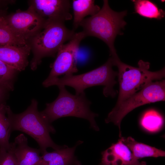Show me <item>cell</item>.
<instances>
[{"mask_svg":"<svg viewBox=\"0 0 165 165\" xmlns=\"http://www.w3.org/2000/svg\"><path fill=\"white\" fill-rule=\"evenodd\" d=\"M29 6L45 20L47 23L64 22L71 20V6L68 0H33L29 1Z\"/></svg>","mask_w":165,"mask_h":165,"instance_id":"30bf717a","label":"cell"},{"mask_svg":"<svg viewBox=\"0 0 165 165\" xmlns=\"http://www.w3.org/2000/svg\"><path fill=\"white\" fill-rule=\"evenodd\" d=\"M101 154L100 165H146V162H140L135 158L129 148L119 140Z\"/></svg>","mask_w":165,"mask_h":165,"instance_id":"8fae6325","label":"cell"},{"mask_svg":"<svg viewBox=\"0 0 165 165\" xmlns=\"http://www.w3.org/2000/svg\"></svg>","mask_w":165,"mask_h":165,"instance_id":"cb8c5ba5","label":"cell"},{"mask_svg":"<svg viewBox=\"0 0 165 165\" xmlns=\"http://www.w3.org/2000/svg\"><path fill=\"white\" fill-rule=\"evenodd\" d=\"M134 4V13L143 17L160 20L165 16V11L159 8L153 2L148 0L132 1Z\"/></svg>","mask_w":165,"mask_h":165,"instance_id":"e0dca14e","label":"cell"},{"mask_svg":"<svg viewBox=\"0 0 165 165\" xmlns=\"http://www.w3.org/2000/svg\"><path fill=\"white\" fill-rule=\"evenodd\" d=\"M17 72L0 60V85L8 91L13 90Z\"/></svg>","mask_w":165,"mask_h":165,"instance_id":"44dd1931","label":"cell"},{"mask_svg":"<svg viewBox=\"0 0 165 165\" xmlns=\"http://www.w3.org/2000/svg\"><path fill=\"white\" fill-rule=\"evenodd\" d=\"M85 37L82 31L75 32L67 43L61 46L55 61L51 65L50 74L44 81H50L62 75H73L78 71V52L80 42Z\"/></svg>","mask_w":165,"mask_h":165,"instance_id":"ba28073f","label":"cell"},{"mask_svg":"<svg viewBox=\"0 0 165 165\" xmlns=\"http://www.w3.org/2000/svg\"><path fill=\"white\" fill-rule=\"evenodd\" d=\"M119 140L129 148L135 158L138 160L145 157L165 156L164 151L138 142L131 137H121Z\"/></svg>","mask_w":165,"mask_h":165,"instance_id":"9a60e30c","label":"cell"},{"mask_svg":"<svg viewBox=\"0 0 165 165\" xmlns=\"http://www.w3.org/2000/svg\"><path fill=\"white\" fill-rule=\"evenodd\" d=\"M31 50L29 43L23 46H0V60L18 72L24 71L28 65Z\"/></svg>","mask_w":165,"mask_h":165,"instance_id":"4fadbf2b","label":"cell"},{"mask_svg":"<svg viewBox=\"0 0 165 165\" xmlns=\"http://www.w3.org/2000/svg\"><path fill=\"white\" fill-rule=\"evenodd\" d=\"M38 106L37 101L32 99L31 104L25 110L15 114L7 105L6 114L12 132L20 131L31 137L38 144L42 154L49 147L54 150L61 148L62 146L55 143L50 136V133H55V129L43 117L38 110Z\"/></svg>","mask_w":165,"mask_h":165,"instance_id":"6da1fadb","label":"cell"},{"mask_svg":"<svg viewBox=\"0 0 165 165\" xmlns=\"http://www.w3.org/2000/svg\"><path fill=\"white\" fill-rule=\"evenodd\" d=\"M114 66L112 58L101 66L89 72L81 74L64 75L47 82L43 81L42 85L48 87L53 85L68 86L73 88L76 95L84 92L86 88L96 86H103V93L105 97H114L117 92L114 87L116 84V80L118 72L112 68Z\"/></svg>","mask_w":165,"mask_h":165,"instance_id":"3957f363","label":"cell"},{"mask_svg":"<svg viewBox=\"0 0 165 165\" xmlns=\"http://www.w3.org/2000/svg\"><path fill=\"white\" fill-rule=\"evenodd\" d=\"M164 119L158 112L153 109L146 112L140 120L141 126L146 130L151 132H156L162 127Z\"/></svg>","mask_w":165,"mask_h":165,"instance_id":"ffe728a7","label":"cell"},{"mask_svg":"<svg viewBox=\"0 0 165 165\" xmlns=\"http://www.w3.org/2000/svg\"><path fill=\"white\" fill-rule=\"evenodd\" d=\"M127 10L120 12L114 11L110 7L108 0H103L100 11L95 15L85 18L79 26L86 37L93 36L103 41L108 46L111 56L117 55L114 42L118 35H122L127 22L124 17Z\"/></svg>","mask_w":165,"mask_h":165,"instance_id":"7a4b0ae2","label":"cell"},{"mask_svg":"<svg viewBox=\"0 0 165 165\" xmlns=\"http://www.w3.org/2000/svg\"><path fill=\"white\" fill-rule=\"evenodd\" d=\"M72 5L74 15L73 30L75 31L86 16H93L101 9L93 0H73Z\"/></svg>","mask_w":165,"mask_h":165,"instance_id":"2e32d148","label":"cell"},{"mask_svg":"<svg viewBox=\"0 0 165 165\" xmlns=\"http://www.w3.org/2000/svg\"><path fill=\"white\" fill-rule=\"evenodd\" d=\"M4 102L0 105V148L8 150L10 148L9 140L12 132L9 119L6 115Z\"/></svg>","mask_w":165,"mask_h":165,"instance_id":"d6986e66","label":"cell"},{"mask_svg":"<svg viewBox=\"0 0 165 165\" xmlns=\"http://www.w3.org/2000/svg\"><path fill=\"white\" fill-rule=\"evenodd\" d=\"M0 165H17L10 148L8 150L0 148Z\"/></svg>","mask_w":165,"mask_h":165,"instance_id":"7402d4cb","label":"cell"},{"mask_svg":"<svg viewBox=\"0 0 165 165\" xmlns=\"http://www.w3.org/2000/svg\"><path fill=\"white\" fill-rule=\"evenodd\" d=\"M165 99V80L151 82L125 100L116 104L108 114L105 119V122H112L117 126L120 138L122 137L121 123L127 114L140 106L151 103L164 101Z\"/></svg>","mask_w":165,"mask_h":165,"instance_id":"52a82bcc","label":"cell"},{"mask_svg":"<svg viewBox=\"0 0 165 165\" xmlns=\"http://www.w3.org/2000/svg\"><path fill=\"white\" fill-rule=\"evenodd\" d=\"M82 142L78 141L72 148L64 145L52 152H44L40 165H80L74 156V152L76 147Z\"/></svg>","mask_w":165,"mask_h":165,"instance_id":"5bb4252c","label":"cell"},{"mask_svg":"<svg viewBox=\"0 0 165 165\" xmlns=\"http://www.w3.org/2000/svg\"><path fill=\"white\" fill-rule=\"evenodd\" d=\"M4 18L6 24L14 34L28 42L43 29L47 23L29 6L26 10L18 9L8 15L5 14Z\"/></svg>","mask_w":165,"mask_h":165,"instance_id":"9c48e42d","label":"cell"},{"mask_svg":"<svg viewBox=\"0 0 165 165\" xmlns=\"http://www.w3.org/2000/svg\"><path fill=\"white\" fill-rule=\"evenodd\" d=\"M9 91L4 87L0 85V105L5 102V99L7 92Z\"/></svg>","mask_w":165,"mask_h":165,"instance_id":"603a6c76","label":"cell"},{"mask_svg":"<svg viewBox=\"0 0 165 165\" xmlns=\"http://www.w3.org/2000/svg\"><path fill=\"white\" fill-rule=\"evenodd\" d=\"M10 148L17 165H40V149L29 146L28 139L23 134L18 135L14 142L10 143Z\"/></svg>","mask_w":165,"mask_h":165,"instance_id":"7c38bea8","label":"cell"},{"mask_svg":"<svg viewBox=\"0 0 165 165\" xmlns=\"http://www.w3.org/2000/svg\"><path fill=\"white\" fill-rule=\"evenodd\" d=\"M59 93L53 102L46 104V108L40 112L43 117L51 123L62 117L73 116L86 119L91 127L99 131L95 118L98 115L90 109L91 102L86 97L85 92L74 95L68 92L64 86H58Z\"/></svg>","mask_w":165,"mask_h":165,"instance_id":"277c9868","label":"cell"},{"mask_svg":"<svg viewBox=\"0 0 165 165\" xmlns=\"http://www.w3.org/2000/svg\"><path fill=\"white\" fill-rule=\"evenodd\" d=\"M68 28L64 23H47L43 29L29 41L33 56L30 62L32 70H35L43 58L54 57L62 45L69 41L75 33Z\"/></svg>","mask_w":165,"mask_h":165,"instance_id":"8992f818","label":"cell"},{"mask_svg":"<svg viewBox=\"0 0 165 165\" xmlns=\"http://www.w3.org/2000/svg\"><path fill=\"white\" fill-rule=\"evenodd\" d=\"M4 13L0 14V46L7 45L23 46L28 42L14 34L6 24L4 18Z\"/></svg>","mask_w":165,"mask_h":165,"instance_id":"ac0fdd59","label":"cell"},{"mask_svg":"<svg viewBox=\"0 0 165 165\" xmlns=\"http://www.w3.org/2000/svg\"><path fill=\"white\" fill-rule=\"evenodd\" d=\"M114 66L118 69L117 77L119 91L116 104L125 100L155 80H161L165 76V68L156 72L149 69L150 64L140 60L138 67L122 62L118 55L110 57Z\"/></svg>","mask_w":165,"mask_h":165,"instance_id":"5b68a950","label":"cell"}]
</instances>
